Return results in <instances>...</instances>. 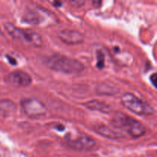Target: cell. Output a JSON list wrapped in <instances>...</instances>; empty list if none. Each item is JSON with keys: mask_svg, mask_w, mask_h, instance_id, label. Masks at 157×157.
Wrapping results in <instances>:
<instances>
[{"mask_svg": "<svg viewBox=\"0 0 157 157\" xmlns=\"http://www.w3.org/2000/svg\"><path fill=\"white\" fill-rule=\"evenodd\" d=\"M44 64L51 70L67 75L79 74L84 70V65L81 61L62 55L48 57L44 60Z\"/></svg>", "mask_w": 157, "mask_h": 157, "instance_id": "obj_1", "label": "cell"}, {"mask_svg": "<svg viewBox=\"0 0 157 157\" xmlns=\"http://www.w3.org/2000/svg\"><path fill=\"white\" fill-rule=\"evenodd\" d=\"M111 124L116 130H121L133 138H139L146 133V127L140 121L122 112H116L111 119Z\"/></svg>", "mask_w": 157, "mask_h": 157, "instance_id": "obj_2", "label": "cell"}, {"mask_svg": "<svg viewBox=\"0 0 157 157\" xmlns=\"http://www.w3.org/2000/svg\"><path fill=\"white\" fill-rule=\"evenodd\" d=\"M6 32L15 40L32 45L33 47H41L43 44L42 38L38 32L32 30H25L15 27L10 22L5 23Z\"/></svg>", "mask_w": 157, "mask_h": 157, "instance_id": "obj_3", "label": "cell"}, {"mask_svg": "<svg viewBox=\"0 0 157 157\" xmlns=\"http://www.w3.org/2000/svg\"><path fill=\"white\" fill-rule=\"evenodd\" d=\"M121 104L125 108L140 116H151L155 110L149 103L143 101L131 93H126L121 97Z\"/></svg>", "mask_w": 157, "mask_h": 157, "instance_id": "obj_4", "label": "cell"}, {"mask_svg": "<svg viewBox=\"0 0 157 157\" xmlns=\"http://www.w3.org/2000/svg\"><path fill=\"white\" fill-rule=\"evenodd\" d=\"M21 106L25 114L30 118H39L47 113V107L39 100L25 98L21 101Z\"/></svg>", "mask_w": 157, "mask_h": 157, "instance_id": "obj_5", "label": "cell"}, {"mask_svg": "<svg viewBox=\"0 0 157 157\" xmlns=\"http://www.w3.org/2000/svg\"><path fill=\"white\" fill-rule=\"evenodd\" d=\"M67 145L73 150L78 151H87L96 146V140L87 135H81L73 140H69Z\"/></svg>", "mask_w": 157, "mask_h": 157, "instance_id": "obj_6", "label": "cell"}, {"mask_svg": "<svg viewBox=\"0 0 157 157\" xmlns=\"http://www.w3.org/2000/svg\"><path fill=\"white\" fill-rule=\"evenodd\" d=\"M7 81L11 85L17 87H27L32 84V78L30 75L23 71L17 70L11 72L7 77Z\"/></svg>", "mask_w": 157, "mask_h": 157, "instance_id": "obj_7", "label": "cell"}, {"mask_svg": "<svg viewBox=\"0 0 157 157\" xmlns=\"http://www.w3.org/2000/svg\"><path fill=\"white\" fill-rule=\"evenodd\" d=\"M58 38L64 44L75 45L84 41V36L81 32L77 30L63 29L58 32Z\"/></svg>", "mask_w": 157, "mask_h": 157, "instance_id": "obj_8", "label": "cell"}, {"mask_svg": "<svg viewBox=\"0 0 157 157\" xmlns=\"http://www.w3.org/2000/svg\"><path fill=\"white\" fill-rule=\"evenodd\" d=\"M84 106L89 110L98 111L103 113H109L112 111V107L107 103L98 100H92L84 103Z\"/></svg>", "mask_w": 157, "mask_h": 157, "instance_id": "obj_9", "label": "cell"}, {"mask_svg": "<svg viewBox=\"0 0 157 157\" xmlns=\"http://www.w3.org/2000/svg\"><path fill=\"white\" fill-rule=\"evenodd\" d=\"M97 132L101 136L110 140H120L124 138V135L117 130H113L106 125H99L96 128Z\"/></svg>", "mask_w": 157, "mask_h": 157, "instance_id": "obj_10", "label": "cell"}, {"mask_svg": "<svg viewBox=\"0 0 157 157\" xmlns=\"http://www.w3.org/2000/svg\"><path fill=\"white\" fill-rule=\"evenodd\" d=\"M16 111V106L13 101L9 99L0 100V117L9 118Z\"/></svg>", "mask_w": 157, "mask_h": 157, "instance_id": "obj_11", "label": "cell"}, {"mask_svg": "<svg viewBox=\"0 0 157 157\" xmlns=\"http://www.w3.org/2000/svg\"><path fill=\"white\" fill-rule=\"evenodd\" d=\"M97 67L99 69L104 68V63H105V58H104V55L102 51H98L97 52Z\"/></svg>", "mask_w": 157, "mask_h": 157, "instance_id": "obj_12", "label": "cell"}, {"mask_svg": "<svg viewBox=\"0 0 157 157\" xmlns=\"http://www.w3.org/2000/svg\"><path fill=\"white\" fill-rule=\"evenodd\" d=\"M70 3L74 7H81L84 6L85 2L82 1V0H78V1H71L70 2Z\"/></svg>", "mask_w": 157, "mask_h": 157, "instance_id": "obj_13", "label": "cell"}, {"mask_svg": "<svg viewBox=\"0 0 157 157\" xmlns=\"http://www.w3.org/2000/svg\"><path fill=\"white\" fill-rule=\"evenodd\" d=\"M7 58H8V60H9V63H10V64H13V65H15V64H17L16 60L14 59V58H12V57L9 56V55H8Z\"/></svg>", "mask_w": 157, "mask_h": 157, "instance_id": "obj_14", "label": "cell"}, {"mask_svg": "<svg viewBox=\"0 0 157 157\" xmlns=\"http://www.w3.org/2000/svg\"><path fill=\"white\" fill-rule=\"evenodd\" d=\"M150 79L152 80V83H153V85L156 87V74L154 73L153 75L151 76V78H150Z\"/></svg>", "mask_w": 157, "mask_h": 157, "instance_id": "obj_15", "label": "cell"}]
</instances>
